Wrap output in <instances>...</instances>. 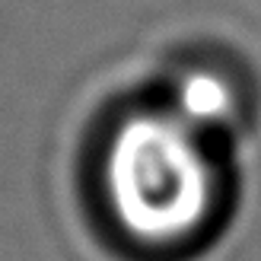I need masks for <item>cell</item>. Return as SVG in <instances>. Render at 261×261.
I'll return each instance as SVG.
<instances>
[{
    "instance_id": "7a4b0ae2",
    "label": "cell",
    "mask_w": 261,
    "mask_h": 261,
    "mask_svg": "<svg viewBox=\"0 0 261 261\" xmlns=\"http://www.w3.org/2000/svg\"><path fill=\"white\" fill-rule=\"evenodd\" d=\"M236 99L214 73H191L178 89V118L191 127H217L232 118Z\"/></svg>"
},
{
    "instance_id": "6da1fadb",
    "label": "cell",
    "mask_w": 261,
    "mask_h": 261,
    "mask_svg": "<svg viewBox=\"0 0 261 261\" xmlns=\"http://www.w3.org/2000/svg\"><path fill=\"white\" fill-rule=\"evenodd\" d=\"M115 188L124 220L137 232L181 239L211 217L217 169L198 127L181 118H147L130 124L118 143Z\"/></svg>"
}]
</instances>
